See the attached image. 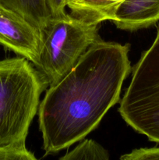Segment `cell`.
I'll return each mask as SVG.
<instances>
[{"label": "cell", "instance_id": "obj_1", "mask_svg": "<svg viewBox=\"0 0 159 160\" xmlns=\"http://www.w3.org/2000/svg\"><path fill=\"white\" fill-rule=\"evenodd\" d=\"M130 45L98 40L73 68L49 86L38 107L39 128L46 154L82 140L119 100L131 71Z\"/></svg>", "mask_w": 159, "mask_h": 160}, {"label": "cell", "instance_id": "obj_2", "mask_svg": "<svg viewBox=\"0 0 159 160\" xmlns=\"http://www.w3.org/2000/svg\"><path fill=\"white\" fill-rule=\"evenodd\" d=\"M48 86L26 58L0 61V148L26 143L41 95Z\"/></svg>", "mask_w": 159, "mask_h": 160}, {"label": "cell", "instance_id": "obj_3", "mask_svg": "<svg viewBox=\"0 0 159 160\" xmlns=\"http://www.w3.org/2000/svg\"><path fill=\"white\" fill-rule=\"evenodd\" d=\"M99 23H90L65 12L51 17L41 31V44L36 69L48 86L60 81L80 58L101 39Z\"/></svg>", "mask_w": 159, "mask_h": 160}, {"label": "cell", "instance_id": "obj_4", "mask_svg": "<svg viewBox=\"0 0 159 160\" xmlns=\"http://www.w3.org/2000/svg\"><path fill=\"white\" fill-rule=\"evenodd\" d=\"M132 73L119 113L134 131L159 143V27L154 42Z\"/></svg>", "mask_w": 159, "mask_h": 160}, {"label": "cell", "instance_id": "obj_5", "mask_svg": "<svg viewBox=\"0 0 159 160\" xmlns=\"http://www.w3.org/2000/svg\"><path fill=\"white\" fill-rule=\"evenodd\" d=\"M0 44L35 67L40 54L41 34L20 14L0 3Z\"/></svg>", "mask_w": 159, "mask_h": 160}, {"label": "cell", "instance_id": "obj_6", "mask_svg": "<svg viewBox=\"0 0 159 160\" xmlns=\"http://www.w3.org/2000/svg\"><path fill=\"white\" fill-rule=\"evenodd\" d=\"M112 20L116 28L125 31L148 28L159 21V0H123Z\"/></svg>", "mask_w": 159, "mask_h": 160}, {"label": "cell", "instance_id": "obj_7", "mask_svg": "<svg viewBox=\"0 0 159 160\" xmlns=\"http://www.w3.org/2000/svg\"><path fill=\"white\" fill-rule=\"evenodd\" d=\"M123 0H70L66 6L70 14L84 21L100 23L112 20L115 8Z\"/></svg>", "mask_w": 159, "mask_h": 160}, {"label": "cell", "instance_id": "obj_8", "mask_svg": "<svg viewBox=\"0 0 159 160\" xmlns=\"http://www.w3.org/2000/svg\"><path fill=\"white\" fill-rule=\"evenodd\" d=\"M0 3L20 14L41 32L51 17L45 0H0Z\"/></svg>", "mask_w": 159, "mask_h": 160}, {"label": "cell", "instance_id": "obj_9", "mask_svg": "<svg viewBox=\"0 0 159 160\" xmlns=\"http://www.w3.org/2000/svg\"><path fill=\"white\" fill-rule=\"evenodd\" d=\"M100 159L108 160L109 154L100 144L94 140H87L81 142L71 152L60 158V160Z\"/></svg>", "mask_w": 159, "mask_h": 160}, {"label": "cell", "instance_id": "obj_10", "mask_svg": "<svg viewBox=\"0 0 159 160\" xmlns=\"http://www.w3.org/2000/svg\"><path fill=\"white\" fill-rule=\"evenodd\" d=\"M36 157L26 148V143L0 148V160H35Z\"/></svg>", "mask_w": 159, "mask_h": 160}, {"label": "cell", "instance_id": "obj_11", "mask_svg": "<svg viewBox=\"0 0 159 160\" xmlns=\"http://www.w3.org/2000/svg\"><path fill=\"white\" fill-rule=\"evenodd\" d=\"M122 160H155L159 159V148H141L134 149L129 154L120 157Z\"/></svg>", "mask_w": 159, "mask_h": 160}, {"label": "cell", "instance_id": "obj_12", "mask_svg": "<svg viewBox=\"0 0 159 160\" xmlns=\"http://www.w3.org/2000/svg\"><path fill=\"white\" fill-rule=\"evenodd\" d=\"M51 17H56L65 12L67 0H45Z\"/></svg>", "mask_w": 159, "mask_h": 160}, {"label": "cell", "instance_id": "obj_13", "mask_svg": "<svg viewBox=\"0 0 159 160\" xmlns=\"http://www.w3.org/2000/svg\"><path fill=\"white\" fill-rule=\"evenodd\" d=\"M68 1H70V0H67V2H68Z\"/></svg>", "mask_w": 159, "mask_h": 160}]
</instances>
